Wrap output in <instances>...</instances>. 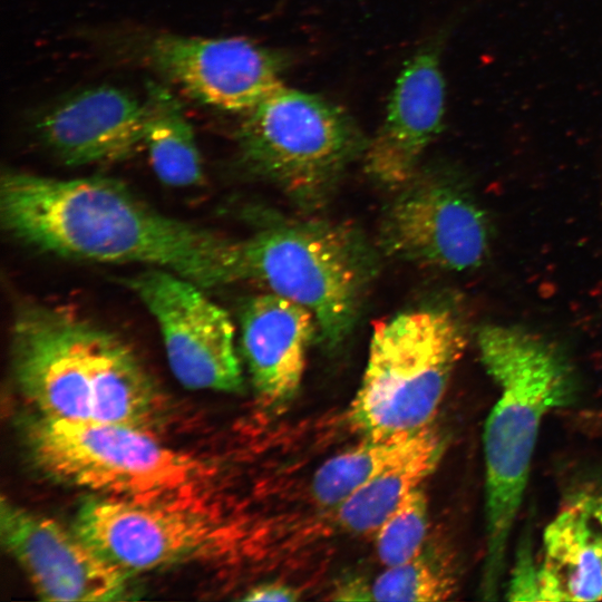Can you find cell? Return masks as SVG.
Here are the masks:
<instances>
[{"label": "cell", "mask_w": 602, "mask_h": 602, "mask_svg": "<svg viewBox=\"0 0 602 602\" xmlns=\"http://www.w3.org/2000/svg\"><path fill=\"white\" fill-rule=\"evenodd\" d=\"M0 221L17 242L56 256L159 268L205 290L235 282V240L164 214L114 178L8 169Z\"/></svg>", "instance_id": "cell-1"}, {"label": "cell", "mask_w": 602, "mask_h": 602, "mask_svg": "<svg viewBox=\"0 0 602 602\" xmlns=\"http://www.w3.org/2000/svg\"><path fill=\"white\" fill-rule=\"evenodd\" d=\"M11 361L20 391L39 415L153 434L161 424V394L134 351L70 309L20 305L11 327Z\"/></svg>", "instance_id": "cell-2"}, {"label": "cell", "mask_w": 602, "mask_h": 602, "mask_svg": "<svg viewBox=\"0 0 602 602\" xmlns=\"http://www.w3.org/2000/svg\"><path fill=\"white\" fill-rule=\"evenodd\" d=\"M483 365L501 390L484 428L486 556L484 599L494 600L505 569L508 538L527 485L544 416L575 397L569 360L552 342L513 326L477 333Z\"/></svg>", "instance_id": "cell-3"}, {"label": "cell", "mask_w": 602, "mask_h": 602, "mask_svg": "<svg viewBox=\"0 0 602 602\" xmlns=\"http://www.w3.org/2000/svg\"><path fill=\"white\" fill-rule=\"evenodd\" d=\"M36 465L98 496L149 505L208 507L217 482L207 460L172 449L144 429L37 414L26 423Z\"/></svg>", "instance_id": "cell-4"}, {"label": "cell", "mask_w": 602, "mask_h": 602, "mask_svg": "<svg viewBox=\"0 0 602 602\" xmlns=\"http://www.w3.org/2000/svg\"><path fill=\"white\" fill-rule=\"evenodd\" d=\"M375 272L365 237L338 222L274 219L235 240V282H256L308 308L329 350L355 328Z\"/></svg>", "instance_id": "cell-5"}, {"label": "cell", "mask_w": 602, "mask_h": 602, "mask_svg": "<svg viewBox=\"0 0 602 602\" xmlns=\"http://www.w3.org/2000/svg\"><path fill=\"white\" fill-rule=\"evenodd\" d=\"M466 343L463 322L444 307L405 311L376 323L348 410L350 427L365 437L431 426Z\"/></svg>", "instance_id": "cell-6"}, {"label": "cell", "mask_w": 602, "mask_h": 602, "mask_svg": "<svg viewBox=\"0 0 602 602\" xmlns=\"http://www.w3.org/2000/svg\"><path fill=\"white\" fill-rule=\"evenodd\" d=\"M237 156L303 211L323 206L367 144L340 107L283 85L244 113Z\"/></svg>", "instance_id": "cell-7"}, {"label": "cell", "mask_w": 602, "mask_h": 602, "mask_svg": "<svg viewBox=\"0 0 602 602\" xmlns=\"http://www.w3.org/2000/svg\"><path fill=\"white\" fill-rule=\"evenodd\" d=\"M74 530L132 573L220 560L237 535L234 522L211 506L149 505L98 495L80 505Z\"/></svg>", "instance_id": "cell-8"}, {"label": "cell", "mask_w": 602, "mask_h": 602, "mask_svg": "<svg viewBox=\"0 0 602 602\" xmlns=\"http://www.w3.org/2000/svg\"><path fill=\"white\" fill-rule=\"evenodd\" d=\"M124 282L155 319L169 368L185 388L226 392L242 388L233 322L205 289L153 266Z\"/></svg>", "instance_id": "cell-9"}, {"label": "cell", "mask_w": 602, "mask_h": 602, "mask_svg": "<svg viewBox=\"0 0 602 602\" xmlns=\"http://www.w3.org/2000/svg\"><path fill=\"white\" fill-rule=\"evenodd\" d=\"M385 211L380 245L398 260L446 271L478 268L491 226L482 207L454 179L417 173Z\"/></svg>", "instance_id": "cell-10"}, {"label": "cell", "mask_w": 602, "mask_h": 602, "mask_svg": "<svg viewBox=\"0 0 602 602\" xmlns=\"http://www.w3.org/2000/svg\"><path fill=\"white\" fill-rule=\"evenodd\" d=\"M3 547L45 601H119L134 598L132 572L107 560L75 530L30 512L4 496Z\"/></svg>", "instance_id": "cell-11"}, {"label": "cell", "mask_w": 602, "mask_h": 602, "mask_svg": "<svg viewBox=\"0 0 602 602\" xmlns=\"http://www.w3.org/2000/svg\"><path fill=\"white\" fill-rule=\"evenodd\" d=\"M138 57L195 101L246 113L282 86L274 54L243 38L157 33Z\"/></svg>", "instance_id": "cell-12"}, {"label": "cell", "mask_w": 602, "mask_h": 602, "mask_svg": "<svg viewBox=\"0 0 602 602\" xmlns=\"http://www.w3.org/2000/svg\"><path fill=\"white\" fill-rule=\"evenodd\" d=\"M35 132L47 151L68 166L123 161L143 146L144 104L115 86L84 88L42 111Z\"/></svg>", "instance_id": "cell-13"}, {"label": "cell", "mask_w": 602, "mask_h": 602, "mask_svg": "<svg viewBox=\"0 0 602 602\" xmlns=\"http://www.w3.org/2000/svg\"><path fill=\"white\" fill-rule=\"evenodd\" d=\"M440 39L419 50L400 72L386 118L366 147V172L377 183L400 188L417 173L421 155L443 128L445 81Z\"/></svg>", "instance_id": "cell-14"}, {"label": "cell", "mask_w": 602, "mask_h": 602, "mask_svg": "<svg viewBox=\"0 0 602 602\" xmlns=\"http://www.w3.org/2000/svg\"><path fill=\"white\" fill-rule=\"evenodd\" d=\"M242 349L261 404L279 409L299 390L307 351L318 330L304 305L273 292L244 301L240 312Z\"/></svg>", "instance_id": "cell-15"}, {"label": "cell", "mask_w": 602, "mask_h": 602, "mask_svg": "<svg viewBox=\"0 0 602 602\" xmlns=\"http://www.w3.org/2000/svg\"><path fill=\"white\" fill-rule=\"evenodd\" d=\"M540 601L602 600V531L577 499L544 531Z\"/></svg>", "instance_id": "cell-16"}, {"label": "cell", "mask_w": 602, "mask_h": 602, "mask_svg": "<svg viewBox=\"0 0 602 602\" xmlns=\"http://www.w3.org/2000/svg\"><path fill=\"white\" fill-rule=\"evenodd\" d=\"M143 104V146L157 178L177 188L202 183L201 154L181 101L166 86L151 80Z\"/></svg>", "instance_id": "cell-17"}, {"label": "cell", "mask_w": 602, "mask_h": 602, "mask_svg": "<svg viewBox=\"0 0 602 602\" xmlns=\"http://www.w3.org/2000/svg\"><path fill=\"white\" fill-rule=\"evenodd\" d=\"M444 441L434 431L404 460L389 467L333 508L339 527L355 535L376 534L405 497L435 470Z\"/></svg>", "instance_id": "cell-18"}, {"label": "cell", "mask_w": 602, "mask_h": 602, "mask_svg": "<svg viewBox=\"0 0 602 602\" xmlns=\"http://www.w3.org/2000/svg\"><path fill=\"white\" fill-rule=\"evenodd\" d=\"M434 431L431 426L409 433L365 436L356 446L327 459L313 474V501L334 508L362 485L404 460Z\"/></svg>", "instance_id": "cell-19"}, {"label": "cell", "mask_w": 602, "mask_h": 602, "mask_svg": "<svg viewBox=\"0 0 602 602\" xmlns=\"http://www.w3.org/2000/svg\"><path fill=\"white\" fill-rule=\"evenodd\" d=\"M454 590V581L424 550L414 559L388 566L370 586L376 601H441Z\"/></svg>", "instance_id": "cell-20"}, {"label": "cell", "mask_w": 602, "mask_h": 602, "mask_svg": "<svg viewBox=\"0 0 602 602\" xmlns=\"http://www.w3.org/2000/svg\"><path fill=\"white\" fill-rule=\"evenodd\" d=\"M428 532V502L424 491L410 492L376 533V551L381 564L405 563L423 550Z\"/></svg>", "instance_id": "cell-21"}, {"label": "cell", "mask_w": 602, "mask_h": 602, "mask_svg": "<svg viewBox=\"0 0 602 602\" xmlns=\"http://www.w3.org/2000/svg\"><path fill=\"white\" fill-rule=\"evenodd\" d=\"M507 593L512 601H540L538 569H535L527 550L518 556Z\"/></svg>", "instance_id": "cell-22"}, {"label": "cell", "mask_w": 602, "mask_h": 602, "mask_svg": "<svg viewBox=\"0 0 602 602\" xmlns=\"http://www.w3.org/2000/svg\"><path fill=\"white\" fill-rule=\"evenodd\" d=\"M299 592L278 582H269L252 588L243 598L244 601H295Z\"/></svg>", "instance_id": "cell-23"}, {"label": "cell", "mask_w": 602, "mask_h": 602, "mask_svg": "<svg viewBox=\"0 0 602 602\" xmlns=\"http://www.w3.org/2000/svg\"><path fill=\"white\" fill-rule=\"evenodd\" d=\"M336 600H372L370 588L359 580L343 584L338 591Z\"/></svg>", "instance_id": "cell-24"}, {"label": "cell", "mask_w": 602, "mask_h": 602, "mask_svg": "<svg viewBox=\"0 0 602 602\" xmlns=\"http://www.w3.org/2000/svg\"><path fill=\"white\" fill-rule=\"evenodd\" d=\"M579 501L588 509L593 521L602 531V489L581 496Z\"/></svg>", "instance_id": "cell-25"}]
</instances>
